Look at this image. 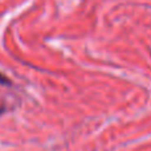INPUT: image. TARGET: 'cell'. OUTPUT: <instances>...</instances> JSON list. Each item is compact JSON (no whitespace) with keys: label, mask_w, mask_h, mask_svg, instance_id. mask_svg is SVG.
I'll return each instance as SVG.
<instances>
[{"label":"cell","mask_w":151,"mask_h":151,"mask_svg":"<svg viewBox=\"0 0 151 151\" xmlns=\"http://www.w3.org/2000/svg\"><path fill=\"white\" fill-rule=\"evenodd\" d=\"M0 113H1V109H0Z\"/></svg>","instance_id":"2"},{"label":"cell","mask_w":151,"mask_h":151,"mask_svg":"<svg viewBox=\"0 0 151 151\" xmlns=\"http://www.w3.org/2000/svg\"><path fill=\"white\" fill-rule=\"evenodd\" d=\"M0 85H9V80L1 73H0Z\"/></svg>","instance_id":"1"}]
</instances>
